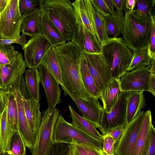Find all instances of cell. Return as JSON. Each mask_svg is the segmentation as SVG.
<instances>
[{
  "mask_svg": "<svg viewBox=\"0 0 155 155\" xmlns=\"http://www.w3.org/2000/svg\"><path fill=\"white\" fill-rule=\"evenodd\" d=\"M53 47L60 69L64 86L61 87L81 100L93 98L85 88L80 74V62L83 52L72 41Z\"/></svg>",
  "mask_w": 155,
  "mask_h": 155,
  "instance_id": "6da1fadb",
  "label": "cell"
},
{
  "mask_svg": "<svg viewBox=\"0 0 155 155\" xmlns=\"http://www.w3.org/2000/svg\"><path fill=\"white\" fill-rule=\"evenodd\" d=\"M39 8L68 42L78 29L72 2L70 0H40Z\"/></svg>",
  "mask_w": 155,
  "mask_h": 155,
  "instance_id": "7a4b0ae2",
  "label": "cell"
},
{
  "mask_svg": "<svg viewBox=\"0 0 155 155\" xmlns=\"http://www.w3.org/2000/svg\"><path fill=\"white\" fill-rule=\"evenodd\" d=\"M123 35L127 47L133 52L148 50L152 31L150 16L136 10L125 13Z\"/></svg>",
  "mask_w": 155,
  "mask_h": 155,
  "instance_id": "3957f363",
  "label": "cell"
},
{
  "mask_svg": "<svg viewBox=\"0 0 155 155\" xmlns=\"http://www.w3.org/2000/svg\"><path fill=\"white\" fill-rule=\"evenodd\" d=\"M110 67L112 78L120 79L131 62L132 51L121 37H108L101 43V51Z\"/></svg>",
  "mask_w": 155,
  "mask_h": 155,
  "instance_id": "277c9868",
  "label": "cell"
},
{
  "mask_svg": "<svg viewBox=\"0 0 155 155\" xmlns=\"http://www.w3.org/2000/svg\"><path fill=\"white\" fill-rule=\"evenodd\" d=\"M54 143H64L84 145L91 147L101 155L103 139L95 138L78 129L66 121L60 113L57 119L54 131Z\"/></svg>",
  "mask_w": 155,
  "mask_h": 155,
  "instance_id": "5b68a950",
  "label": "cell"
},
{
  "mask_svg": "<svg viewBox=\"0 0 155 155\" xmlns=\"http://www.w3.org/2000/svg\"><path fill=\"white\" fill-rule=\"evenodd\" d=\"M59 110L48 108L41 112L40 125L35 134L34 145L31 150L32 155H45L54 143L53 135L55 124Z\"/></svg>",
  "mask_w": 155,
  "mask_h": 155,
  "instance_id": "8992f818",
  "label": "cell"
},
{
  "mask_svg": "<svg viewBox=\"0 0 155 155\" xmlns=\"http://www.w3.org/2000/svg\"><path fill=\"white\" fill-rule=\"evenodd\" d=\"M19 1L9 0L0 13V35L2 39H16L20 36L21 24L25 17L20 13Z\"/></svg>",
  "mask_w": 155,
  "mask_h": 155,
  "instance_id": "52a82bcc",
  "label": "cell"
},
{
  "mask_svg": "<svg viewBox=\"0 0 155 155\" xmlns=\"http://www.w3.org/2000/svg\"><path fill=\"white\" fill-rule=\"evenodd\" d=\"M27 67L22 53L19 51L11 63L0 66V77L7 92H15L20 90L21 81Z\"/></svg>",
  "mask_w": 155,
  "mask_h": 155,
  "instance_id": "ba28073f",
  "label": "cell"
},
{
  "mask_svg": "<svg viewBox=\"0 0 155 155\" xmlns=\"http://www.w3.org/2000/svg\"><path fill=\"white\" fill-rule=\"evenodd\" d=\"M145 114L140 111L127 126L115 146V155H135L136 145L138 134Z\"/></svg>",
  "mask_w": 155,
  "mask_h": 155,
  "instance_id": "9c48e42d",
  "label": "cell"
},
{
  "mask_svg": "<svg viewBox=\"0 0 155 155\" xmlns=\"http://www.w3.org/2000/svg\"><path fill=\"white\" fill-rule=\"evenodd\" d=\"M128 92H123L118 101L109 113L104 110L99 128L104 135L126 124L127 98Z\"/></svg>",
  "mask_w": 155,
  "mask_h": 155,
  "instance_id": "30bf717a",
  "label": "cell"
},
{
  "mask_svg": "<svg viewBox=\"0 0 155 155\" xmlns=\"http://www.w3.org/2000/svg\"><path fill=\"white\" fill-rule=\"evenodd\" d=\"M83 53L89 71L101 93L113 79L110 68L101 51Z\"/></svg>",
  "mask_w": 155,
  "mask_h": 155,
  "instance_id": "8fae6325",
  "label": "cell"
},
{
  "mask_svg": "<svg viewBox=\"0 0 155 155\" xmlns=\"http://www.w3.org/2000/svg\"><path fill=\"white\" fill-rule=\"evenodd\" d=\"M53 46L40 35L32 37L22 47L27 67L38 68L44 57Z\"/></svg>",
  "mask_w": 155,
  "mask_h": 155,
  "instance_id": "7c38bea8",
  "label": "cell"
},
{
  "mask_svg": "<svg viewBox=\"0 0 155 155\" xmlns=\"http://www.w3.org/2000/svg\"><path fill=\"white\" fill-rule=\"evenodd\" d=\"M64 95L69 96L78 107L82 117L93 124L98 129L104 111L98 99L94 98L82 100L62 87Z\"/></svg>",
  "mask_w": 155,
  "mask_h": 155,
  "instance_id": "4fadbf2b",
  "label": "cell"
},
{
  "mask_svg": "<svg viewBox=\"0 0 155 155\" xmlns=\"http://www.w3.org/2000/svg\"><path fill=\"white\" fill-rule=\"evenodd\" d=\"M150 74L149 66L126 71L119 79L121 90L123 92L148 91Z\"/></svg>",
  "mask_w": 155,
  "mask_h": 155,
  "instance_id": "5bb4252c",
  "label": "cell"
},
{
  "mask_svg": "<svg viewBox=\"0 0 155 155\" xmlns=\"http://www.w3.org/2000/svg\"><path fill=\"white\" fill-rule=\"evenodd\" d=\"M38 69L40 82L45 91L48 108H54L61 101L59 83L43 64H40Z\"/></svg>",
  "mask_w": 155,
  "mask_h": 155,
  "instance_id": "9a60e30c",
  "label": "cell"
},
{
  "mask_svg": "<svg viewBox=\"0 0 155 155\" xmlns=\"http://www.w3.org/2000/svg\"><path fill=\"white\" fill-rule=\"evenodd\" d=\"M78 29L71 41L83 53L101 52V43L95 34H92L81 21L77 22Z\"/></svg>",
  "mask_w": 155,
  "mask_h": 155,
  "instance_id": "2e32d148",
  "label": "cell"
},
{
  "mask_svg": "<svg viewBox=\"0 0 155 155\" xmlns=\"http://www.w3.org/2000/svg\"><path fill=\"white\" fill-rule=\"evenodd\" d=\"M15 94L18 110V131L26 147L31 150L35 143V135L31 130L25 115L23 96L19 90Z\"/></svg>",
  "mask_w": 155,
  "mask_h": 155,
  "instance_id": "e0dca14e",
  "label": "cell"
},
{
  "mask_svg": "<svg viewBox=\"0 0 155 155\" xmlns=\"http://www.w3.org/2000/svg\"><path fill=\"white\" fill-rule=\"evenodd\" d=\"M72 5L77 22L81 21L92 34L97 36L94 22L95 10L91 0H76Z\"/></svg>",
  "mask_w": 155,
  "mask_h": 155,
  "instance_id": "ac0fdd59",
  "label": "cell"
},
{
  "mask_svg": "<svg viewBox=\"0 0 155 155\" xmlns=\"http://www.w3.org/2000/svg\"><path fill=\"white\" fill-rule=\"evenodd\" d=\"M152 117L150 110L145 112L136 142L135 155H147L149 147Z\"/></svg>",
  "mask_w": 155,
  "mask_h": 155,
  "instance_id": "d6986e66",
  "label": "cell"
},
{
  "mask_svg": "<svg viewBox=\"0 0 155 155\" xmlns=\"http://www.w3.org/2000/svg\"><path fill=\"white\" fill-rule=\"evenodd\" d=\"M122 92L119 79L113 78L101 93L100 99L102 102L104 111L107 113L110 112Z\"/></svg>",
  "mask_w": 155,
  "mask_h": 155,
  "instance_id": "ffe728a7",
  "label": "cell"
},
{
  "mask_svg": "<svg viewBox=\"0 0 155 155\" xmlns=\"http://www.w3.org/2000/svg\"><path fill=\"white\" fill-rule=\"evenodd\" d=\"M40 35L44 37L53 47L66 43V40L58 30L42 12L39 24Z\"/></svg>",
  "mask_w": 155,
  "mask_h": 155,
  "instance_id": "44dd1931",
  "label": "cell"
},
{
  "mask_svg": "<svg viewBox=\"0 0 155 155\" xmlns=\"http://www.w3.org/2000/svg\"><path fill=\"white\" fill-rule=\"evenodd\" d=\"M143 92H128L127 102L126 124L127 126L146 106Z\"/></svg>",
  "mask_w": 155,
  "mask_h": 155,
  "instance_id": "7402d4cb",
  "label": "cell"
},
{
  "mask_svg": "<svg viewBox=\"0 0 155 155\" xmlns=\"http://www.w3.org/2000/svg\"><path fill=\"white\" fill-rule=\"evenodd\" d=\"M25 115L31 130L35 134L39 127L41 119L40 104L35 100L23 97Z\"/></svg>",
  "mask_w": 155,
  "mask_h": 155,
  "instance_id": "603a6c76",
  "label": "cell"
},
{
  "mask_svg": "<svg viewBox=\"0 0 155 155\" xmlns=\"http://www.w3.org/2000/svg\"><path fill=\"white\" fill-rule=\"evenodd\" d=\"M72 119L71 123L75 127L95 138L103 139L104 135L101 134L93 124L79 115L71 105L68 107Z\"/></svg>",
  "mask_w": 155,
  "mask_h": 155,
  "instance_id": "cb8c5ba5",
  "label": "cell"
},
{
  "mask_svg": "<svg viewBox=\"0 0 155 155\" xmlns=\"http://www.w3.org/2000/svg\"><path fill=\"white\" fill-rule=\"evenodd\" d=\"M24 78L29 98L39 102L40 78L38 68H28L25 73Z\"/></svg>",
  "mask_w": 155,
  "mask_h": 155,
  "instance_id": "d4e9b609",
  "label": "cell"
},
{
  "mask_svg": "<svg viewBox=\"0 0 155 155\" xmlns=\"http://www.w3.org/2000/svg\"><path fill=\"white\" fill-rule=\"evenodd\" d=\"M41 11L39 8L26 16L22 21V34L32 37L40 35L39 24Z\"/></svg>",
  "mask_w": 155,
  "mask_h": 155,
  "instance_id": "484cf974",
  "label": "cell"
},
{
  "mask_svg": "<svg viewBox=\"0 0 155 155\" xmlns=\"http://www.w3.org/2000/svg\"><path fill=\"white\" fill-rule=\"evenodd\" d=\"M80 69L81 79L87 91L93 97L97 99H100V92L89 71L83 53L80 60Z\"/></svg>",
  "mask_w": 155,
  "mask_h": 155,
  "instance_id": "4316f807",
  "label": "cell"
},
{
  "mask_svg": "<svg viewBox=\"0 0 155 155\" xmlns=\"http://www.w3.org/2000/svg\"><path fill=\"white\" fill-rule=\"evenodd\" d=\"M104 18L108 35L117 38L123 34L124 19L122 10L116 9L114 15H110Z\"/></svg>",
  "mask_w": 155,
  "mask_h": 155,
  "instance_id": "83f0119b",
  "label": "cell"
},
{
  "mask_svg": "<svg viewBox=\"0 0 155 155\" xmlns=\"http://www.w3.org/2000/svg\"><path fill=\"white\" fill-rule=\"evenodd\" d=\"M41 64L54 77L61 87H63L60 68L53 47L51 48L45 55Z\"/></svg>",
  "mask_w": 155,
  "mask_h": 155,
  "instance_id": "f1b7e54d",
  "label": "cell"
},
{
  "mask_svg": "<svg viewBox=\"0 0 155 155\" xmlns=\"http://www.w3.org/2000/svg\"><path fill=\"white\" fill-rule=\"evenodd\" d=\"M8 121L13 131H18V110L15 92L6 91Z\"/></svg>",
  "mask_w": 155,
  "mask_h": 155,
  "instance_id": "f546056e",
  "label": "cell"
},
{
  "mask_svg": "<svg viewBox=\"0 0 155 155\" xmlns=\"http://www.w3.org/2000/svg\"><path fill=\"white\" fill-rule=\"evenodd\" d=\"M26 146L18 131H13L6 151L12 155H26Z\"/></svg>",
  "mask_w": 155,
  "mask_h": 155,
  "instance_id": "4dcf8cb0",
  "label": "cell"
},
{
  "mask_svg": "<svg viewBox=\"0 0 155 155\" xmlns=\"http://www.w3.org/2000/svg\"><path fill=\"white\" fill-rule=\"evenodd\" d=\"M0 127L3 152L6 151L9 141L13 131L8 121L7 105L0 115Z\"/></svg>",
  "mask_w": 155,
  "mask_h": 155,
  "instance_id": "1f68e13d",
  "label": "cell"
},
{
  "mask_svg": "<svg viewBox=\"0 0 155 155\" xmlns=\"http://www.w3.org/2000/svg\"><path fill=\"white\" fill-rule=\"evenodd\" d=\"M132 59L127 71L149 65L152 58L148 50L133 52Z\"/></svg>",
  "mask_w": 155,
  "mask_h": 155,
  "instance_id": "d6a6232c",
  "label": "cell"
},
{
  "mask_svg": "<svg viewBox=\"0 0 155 155\" xmlns=\"http://www.w3.org/2000/svg\"><path fill=\"white\" fill-rule=\"evenodd\" d=\"M18 51L12 45H0V66L10 64L15 58Z\"/></svg>",
  "mask_w": 155,
  "mask_h": 155,
  "instance_id": "836d02e7",
  "label": "cell"
},
{
  "mask_svg": "<svg viewBox=\"0 0 155 155\" xmlns=\"http://www.w3.org/2000/svg\"><path fill=\"white\" fill-rule=\"evenodd\" d=\"M94 22L97 36L101 43L108 37V35L104 17L96 11L94 13Z\"/></svg>",
  "mask_w": 155,
  "mask_h": 155,
  "instance_id": "e575fe53",
  "label": "cell"
},
{
  "mask_svg": "<svg viewBox=\"0 0 155 155\" xmlns=\"http://www.w3.org/2000/svg\"><path fill=\"white\" fill-rule=\"evenodd\" d=\"M19 0V12L23 17H25L39 8L40 0Z\"/></svg>",
  "mask_w": 155,
  "mask_h": 155,
  "instance_id": "d590c367",
  "label": "cell"
},
{
  "mask_svg": "<svg viewBox=\"0 0 155 155\" xmlns=\"http://www.w3.org/2000/svg\"><path fill=\"white\" fill-rule=\"evenodd\" d=\"M45 155H72L71 144L54 143Z\"/></svg>",
  "mask_w": 155,
  "mask_h": 155,
  "instance_id": "8d00e7d4",
  "label": "cell"
},
{
  "mask_svg": "<svg viewBox=\"0 0 155 155\" xmlns=\"http://www.w3.org/2000/svg\"><path fill=\"white\" fill-rule=\"evenodd\" d=\"M155 0H137L136 9L140 14L150 16L154 8Z\"/></svg>",
  "mask_w": 155,
  "mask_h": 155,
  "instance_id": "74e56055",
  "label": "cell"
},
{
  "mask_svg": "<svg viewBox=\"0 0 155 155\" xmlns=\"http://www.w3.org/2000/svg\"><path fill=\"white\" fill-rule=\"evenodd\" d=\"M102 150L106 155H115L114 150L117 143L116 141L111 137L105 135L103 138Z\"/></svg>",
  "mask_w": 155,
  "mask_h": 155,
  "instance_id": "f35d334b",
  "label": "cell"
},
{
  "mask_svg": "<svg viewBox=\"0 0 155 155\" xmlns=\"http://www.w3.org/2000/svg\"><path fill=\"white\" fill-rule=\"evenodd\" d=\"M152 21V31L148 50L152 59H155V15L150 16Z\"/></svg>",
  "mask_w": 155,
  "mask_h": 155,
  "instance_id": "ab89813d",
  "label": "cell"
},
{
  "mask_svg": "<svg viewBox=\"0 0 155 155\" xmlns=\"http://www.w3.org/2000/svg\"><path fill=\"white\" fill-rule=\"evenodd\" d=\"M94 8L97 12L104 17L110 15L103 0H91Z\"/></svg>",
  "mask_w": 155,
  "mask_h": 155,
  "instance_id": "60d3db41",
  "label": "cell"
},
{
  "mask_svg": "<svg viewBox=\"0 0 155 155\" xmlns=\"http://www.w3.org/2000/svg\"><path fill=\"white\" fill-rule=\"evenodd\" d=\"M26 35L22 34L18 38L14 39H3L0 38V45H9L18 44L23 47L27 43Z\"/></svg>",
  "mask_w": 155,
  "mask_h": 155,
  "instance_id": "b9f144b4",
  "label": "cell"
},
{
  "mask_svg": "<svg viewBox=\"0 0 155 155\" xmlns=\"http://www.w3.org/2000/svg\"><path fill=\"white\" fill-rule=\"evenodd\" d=\"M148 155H155V130L153 124L150 128V141Z\"/></svg>",
  "mask_w": 155,
  "mask_h": 155,
  "instance_id": "7bdbcfd3",
  "label": "cell"
},
{
  "mask_svg": "<svg viewBox=\"0 0 155 155\" xmlns=\"http://www.w3.org/2000/svg\"><path fill=\"white\" fill-rule=\"evenodd\" d=\"M71 147L72 155H89L82 145L71 144Z\"/></svg>",
  "mask_w": 155,
  "mask_h": 155,
  "instance_id": "ee69618b",
  "label": "cell"
},
{
  "mask_svg": "<svg viewBox=\"0 0 155 155\" xmlns=\"http://www.w3.org/2000/svg\"><path fill=\"white\" fill-rule=\"evenodd\" d=\"M124 127H120L114 129L105 135L111 137L117 143L121 136Z\"/></svg>",
  "mask_w": 155,
  "mask_h": 155,
  "instance_id": "f6af8a7d",
  "label": "cell"
},
{
  "mask_svg": "<svg viewBox=\"0 0 155 155\" xmlns=\"http://www.w3.org/2000/svg\"><path fill=\"white\" fill-rule=\"evenodd\" d=\"M7 104L6 91L3 89H0V115L5 109Z\"/></svg>",
  "mask_w": 155,
  "mask_h": 155,
  "instance_id": "bcb514c9",
  "label": "cell"
},
{
  "mask_svg": "<svg viewBox=\"0 0 155 155\" xmlns=\"http://www.w3.org/2000/svg\"><path fill=\"white\" fill-rule=\"evenodd\" d=\"M155 75L150 74L148 83V91L155 96Z\"/></svg>",
  "mask_w": 155,
  "mask_h": 155,
  "instance_id": "7dc6e473",
  "label": "cell"
},
{
  "mask_svg": "<svg viewBox=\"0 0 155 155\" xmlns=\"http://www.w3.org/2000/svg\"><path fill=\"white\" fill-rule=\"evenodd\" d=\"M137 0H126L125 7L124 10L125 13L131 12L134 10Z\"/></svg>",
  "mask_w": 155,
  "mask_h": 155,
  "instance_id": "c3c4849f",
  "label": "cell"
},
{
  "mask_svg": "<svg viewBox=\"0 0 155 155\" xmlns=\"http://www.w3.org/2000/svg\"><path fill=\"white\" fill-rule=\"evenodd\" d=\"M114 6L117 10H124L126 0H112Z\"/></svg>",
  "mask_w": 155,
  "mask_h": 155,
  "instance_id": "681fc988",
  "label": "cell"
},
{
  "mask_svg": "<svg viewBox=\"0 0 155 155\" xmlns=\"http://www.w3.org/2000/svg\"><path fill=\"white\" fill-rule=\"evenodd\" d=\"M110 12V15H114L115 11L114 9V5L112 0H103Z\"/></svg>",
  "mask_w": 155,
  "mask_h": 155,
  "instance_id": "f907efd6",
  "label": "cell"
},
{
  "mask_svg": "<svg viewBox=\"0 0 155 155\" xmlns=\"http://www.w3.org/2000/svg\"><path fill=\"white\" fill-rule=\"evenodd\" d=\"M82 145L84 147L85 150L89 155H101L92 148L84 145Z\"/></svg>",
  "mask_w": 155,
  "mask_h": 155,
  "instance_id": "816d5d0a",
  "label": "cell"
},
{
  "mask_svg": "<svg viewBox=\"0 0 155 155\" xmlns=\"http://www.w3.org/2000/svg\"><path fill=\"white\" fill-rule=\"evenodd\" d=\"M150 74L155 75V59H152L149 65Z\"/></svg>",
  "mask_w": 155,
  "mask_h": 155,
  "instance_id": "f5cc1de1",
  "label": "cell"
},
{
  "mask_svg": "<svg viewBox=\"0 0 155 155\" xmlns=\"http://www.w3.org/2000/svg\"><path fill=\"white\" fill-rule=\"evenodd\" d=\"M8 1L9 0H0V13L5 9Z\"/></svg>",
  "mask_w": 155,
  "mask_h": 155,
  "instance_id": "db71d44e",
  "label": "cell"
},
{
  "mask_svg": "<svg viewBox=\"0 0 155 155\" xmlns=\"http://www.w3.org/2000/svg\"><path fill=\"white\" fill-rule=\"evenodd\" d=\"M2 152V138L1 134L0 127V154Z\"/></svg>",
  "mask_w": 155,
  "mask_h": 155,
  "instance_id": "11a10c76",
  "label": "cell"
},
{
  "mask_svg": "<svg viewBox=\"0 0 155 155\" xmlns=\"http://www.w3.org/2000/svg\"><path fill=\"white\" fill-rule=\"evenodd\" d=\"M0 155H12L7 151L2 152Z\"/></svg>",
  "mask_w": 155,
  "mask_h": 155,
  "instance_id": "9f6ffc18",
  "label": "cell"
},
{
  "mask_svg": "<svg viewBox=\"0 0 155 155\" xmlns=\"http://www.w3.org/2000/svg\"><path fill=\"white\" fill-rule=\"evenodd\" d=\"M0 89H4L3 85L0 77Z\"/></svg>",
  "mask_w": 155,
  "mask_h": 155,
  "instance_id": "6f0895ef",
  "label": "cell"
},
{
  "mask_svg": "<svg viewBox=\"0 0 155 155\" xmlns=\"http://www.w3.org/2000/svg\"><path fill=\"white\" fill-rule=\"evenodd\" d=\"M0 37H1V36H0Z\"/></svg>",
  "mask_w": 155,
  "mask_h": 155,
  "instance_id": "680465c9",
  "label": "cell"
},
{
  "mask_svg": "<svg viewBox=\"0 0 155 155\" xmlns=\"http://www.w3.org/2000/svg\"><path fill=\"white\" fill-rule=\"evenodd\" d=\"M147 155H148V154H147Z\"/></svg>",
  "mask_w": 155,
  "mask_h": 155,
  "instance_id": "91938a15",
  "label": "cell"
}]
</instances>
